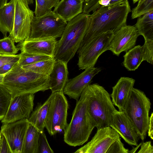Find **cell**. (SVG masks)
I'll list each match as a JSON object with an SVG mask.
<instances>
[{
	"label": "cell",
	"mask_w": 153,
	"mask_h": 153,
	"mask_svg": "<svg viewBox=\"0 0 153 153\" xmlns=\"http://www.w3.org/2000/svg\"><path fill=\"white\" fill-rule=\"evenodd\" d=\"M126 52L123 56V65L128 70L134 71L143 61L141 46H134Z\"/></svg>",
	"instance_id": "cell-24"
},
{
	"label": "cell",
	"mask_w": 153,
	"mask_h": 153,
	"mask_svg": "<svg viewBox=\"0 0 153 153\" xmlns=\"http://www.w3.org/2000/svg\"><path fill=\"white\" fill-rule=\"evenodd\" d=\"M19 54L15 56H7L0 55V67L3 65L14 61H18Z\"/></svg>",
	"instance_id": "cell-36"
},
{
	"label": "cell",
	"mask_w": 153,
	"mask_h": 153,
	"mask_svg": "<svg viewBox=\"0 0 153 153\" xmlns=\"http://www.w3.org/2000/svg\"><path fill=\"white\" fill-rule=\"evenodd\" d=\"M114 33L110 31L100 34L77 51L79 58L77 65L79 69L94 67L100 55L109 50Z\"/></svg>",
	"instance_id": "cell-9"
},
{
	"label": "cell",
	"mask_w": 153,
	"mask_h": 153,
	"mask_svg": "<svg viewBox=\"0 0 153 153\" xmlns=\"http://www.w3.org/2000/svg\"><path fill=\"white\" fill-rule=\"evenodd\" d=\"M55 60L53 58L22 67L36 73L49 75L52 71Z\"/></svg>",
	"instance_id": "cell-26"
},
{
	"label": "cell",
	"mask_w": 153,
	"mask_h": 153,
	"mask_svg": "<svg viewBox=\"0 0 153 153\" xmlns=\"http://www.w3.org/2000/svg\"><path fill=\"white\" fill-rule=\"evenodd\" d=\"M52 97L45 122V128L51 135L64 131L68 123V104L63 91L52 92Z\"/></svg>",
	"instance_id": "cell-8"
},
{
	"label": "cell",
	"mask_w": 153,
	"mask_h": 153,
	"mask_svg": "<svg viewBox=\"0 0 153 153\" xmlns=\"http://www.w3.org/2000/svg\"><path fill=\"white\" fill-rule=\"evenodd\" d=\"M89 14L82 13L67 23L57 41L54 58L68 63L79 48L86 33Z\"/></svg>",
	"instance_id": "cell-4"
},
{
	"label": "cell",
	"mask_w": 153,
	"mask_h": 153,
	"mask_svg": "<svg viewBox=\"0 0 153 153\" xmlns=\"http://www.w3.org/2000/svg\"><path fill=\"white\" fill-rule=\"evenodd\" d=\"M49 82V75L25 69L19 66L17 62L5 74L0 85L3 87L12 97L44 91L50 89Z\"/></svg>",
	"instance_id": "cell-2"
},
{
	"label": "cell",
	"mask_w": 153,
	"mask_h": 153,
	"mask_svg": "<svg viewBox=\"0 0 153 153\" xmlns=\"http://www.w3.org/2000/svg\"><path fill=\"white\" fill-rule=\"evenodd\" d=\"M67 24V22L53 11L41 16H34L27 39H56L61 37Z\"/></svg>",
	"instance_id": "cell-7"
},
{
	"label": "cell",
	"mask_w": 153,
	"mask_h": 153,
	"mask_svg": "<svg viewBox=\"0 0 153 153\" xmlns=\"http://www.w3.org/2000/svg\"><path fill=\"white\" fill-rule=\"evenodd\" d=\"M1 132L0 131V140L1 139Z\"/></svg>",
	"instance_id": "cell-48"
},
{
	"label": "cell",
	"mask_w": 153,
	"mask_h": 153,
	"mask_svg": "<svg viewBox=\"0 0 153 153\" xmlns=\"http://www.w3.org/2000/svg\"><path fill=\"white\" fill-rule=\"evenodd\" d=\"M145 0H139L137 5H139L143 2Z\"/></svg>",
	"instance_id": "cell-45"
},
{
	"label": "cell",
	"mask_w": 153,
	"mask_h": 153,
	"mask_svg": "<svg viewBox=\"0 0 153 153\" xmlns=\"http://www.w3.org/2000/svg\"><path fill=\"white\" fill-rule=\"evenodd\" d=\"M47 140L44 131H39L37 153H53Z\"/></svg>",
	"instance_id": "cell-32"
},
{
	"label": "cell",
	"mask_w": 153,
	"mask_h": 153,
	"mask_svg": "<svg viewBox=\"0 0 153 153\" xmlns=\"http://www.w3.org/2000/svg\"><path fill=\"white\" fill-rule=\"evenodd\" d=\"M131 11L127 1L113 5L101 7L93 12L89 15L88 27L78 50L95 36L110 31L114 33L126 25L128 15Z\"/></svg>",
	"instance_id": "cell-1"
},
{
	"label": "cell",
	"mask_w": 153,
	"mask_h": 153,
	"mask_svg": "<svg viewBox=\"0 0 153 153\" xmlns=\"http://www.w3.org/2000/svg\"><path fill=\"white\" fill-rule=\"evenodd\" d=\"M11 96L2 86L0 85V121L4 117L10 103Z\"/></svg>",
	"instance_id": "cell-31"
},
{
	"label": "cell",
	"mask_w": 153,
	"mask_h": 153,
	"mask_svg": "<svg viewBox=\"0 0 153 153\" xmlns=\"http://www.w3.org/2000/svg\"><path fill=\"white\" fill-rule=\"evenodd\" d=\"M138 153H153V147L150 141L141 143Z\"/></svg>",
	"instance_id": "cell-37"
},
{
	"label": "cell",
	"mask_w": 153,
	"mask_h": 153,
	"mask_svg": "<svg viewBox=\"0 0 153 153\" xmlns=\"http://www.w3.org/2000/svg\"><path fill=\"white\" fill-rule=\"evenodd\" d=\"M15 14L13 26L9 36L16 43H20L30 36L31 24L34 12L29 8L26 0H14Z\"/></svg>",
	"instance_id": "cell-10"
},
{
	"label": "cell",
	"mask_w": 153,
	"mask_h": 153,
	"mask_svg": "<svg viewBox=\"0 0 153 153\" xmlns=\"http://www.w3.org/2000/svg\"><path fill=\"white\" fill-rule=\"evenodd\" d=\"M39 131L29 122L24 140L22 153H37Z\"/></svg>",
	"instance_id": "cell-25"
},
{
	"label": "cell",
	"mask_w": 153,
	"mask_h": 153,
	"mask_svg": "<svg viewBox=\"0 0 153 153\" xmlns=\"http://www.w3.org/2000/svg\"><path fill=\"white\" fill-rule=\"evenodd\" d=\"M88 97L86 87L77 101L72 118L64 131V140L68 145L75 147L87 142L95 124L89 112Z\"/></svg>",
	"instance_id": "cell-3"
},
{
	"label": "cell",
	"mask_w": 153,
	"mask_h": 153,
	"mask_svg": "<svg viewBox=\"0 0 153 153\" xmlns=\"http://www.w3.org/2000/svg\"><path fill=\"white\" fill-rule=\"evenodd\" d=\"M56 39H27L18 45L21 52L50 56L54 58Z\"/></svg>",
	"instance_id": "cell-17"
},
{
	"label": "cell",
	"mask_w": 153,
	"mask_h": 153,
	"mask_svg": "<svg viewBox=\"0 0 153 153\" xmlns=\"http://www.w3.org/2000/svg\"><path fill=\"white\" fill-rule=\"evenodd\" d=\"M134 26L145 41L153 40V10L138 18Z\"/></svg>",
	"instance_id": "cell-23"
},
{
	"label": "cell",
	"mask_w": 153,
	"mask_h": 153,
	"mask_svg": "<svg viewBox=\"0 0 153 153\" xmlns=\"http://www.w3.org/2000/svg\"><path fill=\"white\" fill-rule=\"evenodd\" d=\"M135 80L132 78L121 77L112 87L111 94L112 101L119 111H123L130 97Z\"/></svg>",
	"instance_id": "cell-18"
},
{
	"label": "cell",
	"mask_w": 153,
	"mask_h": 153,
	"mask_svg": "<svg viewBox=\"0 0 153 153\" xmlns=\"http://www.w3.org/2000/svg\"><path fill=\"white\" fill-rule=\"evenodd\" d=\"M0 153H11L7 142L4 136L2 134L0 140Z\"/></svg>",
	"instance_id": "cell-39"
},
{
	"label": "cell",
	"mask_w": 153,
	"mask_h": 153,
	"mask_svg": "<svg viewBox=\"0 0 153 153\" xmlns=\"http://www.w3.org/2000/svg\"><path fill=\"white\" fill-rule=\"evenodd\" d=\"M60 0H36L35 16L40 17L51 12Z\"/></svg>",
	"instance_id": "cell-27"
},
{
	"label": "cell",
	"mask_w": 153,
	"mask_h": 153,
	"mask_svg": "<svg viewBox=\"0 0 153 153\" xmlns=\"http://www.w3.org/2000/svg\"><path fill=\"white\" fill-rule=\"evenodd\" d=\"M99 0H90L85 2L83 6V10L85 13H89L92 12L93 9Z\"/></svg>",
	"instance_id": "cell-38"
},
{
	"label": "cell",
	"mask_w": 153,
	"mask_h": 153,
	"mask_svg": "<svg viewBox=\"0 0 153 153\" xmlns=\"http://www.w3.org/2000/svg\"><path fill=\"white\" fill-rule=\"evenodd\" d=\"M29 122L25 119L3 124L0 132L5 138L11 153H22L24 140Z\"/></svg>",
	"instance_id": "cell-13"
},
{
	"label": "cell",
	"mask_w": 153,
	"mask_h": 153,
	"mask_svg": "<svg viewBox=\"0 0 153 153\" xmlns=\"http://www.w3.org/2000/svg\"><path fill=\"white\" fill-rule=\"evenodd\" d=\"M5 75V74H0V84L2 82Z\"/></svg>",
	"instance_id": "cell-43"
},
{
	"label": "cell",
	"mask_w": 153,
	"mask_h": 153,
	"mask_svg": "<svg viewBox=\"0 0 153 153\" xmlns=\"http://www.w3.org/2000/svg\"><path fill=\"white\" fill-rule=\"evenodd\" d=\"M84 0H61L53 11L68 22L82 13Z\"/></svg>",
	"instance_id": "cell-20"
},
{
	"label": "cell",
	"mask_w": 153,
	"mask_h": 153,
	"mask_svg": "<svg viewBox=\"0 0 153 153\" xmlns=\"http://www.w3.org/2000/svg\"><path fill=\"white\" fill-rule=\"evenodd\" d=\"M128 0H99L92 10L94 12L101 7L108 6L122 3Z\"/></svg>",
	"instance_id": "cell-35"
},
{
	"label": "cell",
	"mask_w": 153,
	"mask_h": 153,
	"mask_svg": "<svg viewBox=\"0 0 153 153\" xmlns=\"http://www.w3.org/2000/svg\"><path fill=\"white\" fill-rule=\"evenodd\" d=\"M89 114L97 128L110 126L114 114L117 111L108 92L97 83L86 87Z\"/></svg>",
	"instance_id": "cell-5"
},
{
	"label": "cell",
	"mask_w": 153,
	"mask_h": 153,
	"mask_svg": "<svg viewBox=\"0 0 153 153\" xmlns=\"http://www.w3.org/2000/svg\"><path fill=\"white\" fill-rule=\"evenodd\" d=\"M84 1H85V2H88L90 0H84Z\"/></svg>",
	"instance_id": "cell-47"
},
{
	"label": "cell",
	"mask_w": 153,
	"mask_h": 153,
	"mask_svg": "<svg viewBox=\"0 0 153 153\" xmlns=\"http://www.w3.org/2000/svg\"><path fill=\"white\" fill-rule=\"evenodd\" d=\"M129 152L128 149L125 147L120 137L111 145L106 153H129Z\"/></svg>",
	"instance_id": "cell-34"
},
{
	"label": "cell",
	"mask_w": 153,
	"mask_h": 153,
	"mask_svg": "<svg viewBox=\"0 0 153 153\" xmlns=\"http://www.w3.org/2000/svg\"><path fill=\"white\" fill-rule=\"evenodd\" d=\"M14 40L10 36L0 39V55L15 56L19 50L15 45Z\"/></svg>",
	"instance_id": "cell-29"
},
{
	"label": "cell",
	"mask_w": 153,
	"mask_h": 153,
	"mask_svg": "<svg viewBox=\"0 0 153 153\" xmlns=\"http://www.w3.org/2000/svg\"><path fill=\"white\" fill-rule=\"evenodd\" d=\"M128 144L137 146L139 137L134 125L123 111L114 114L110 126Z\"/></svg>",
	"instance_id": "cell-16"
},
{
	"label": "cell",
	"mask_w": 153,
	"mask_h": 153,
	"mask_svg": "<svg viewBox=\"0 0 153 153\" xmlns=\"http://www.w3.org/2000/svg\"><path fill=\"white\" fill-rule=\"evenodd\" d=\"M34 94L19 95L11 97L9 106L3 119V124L28 119L33 111Z\"/></svg>",
	"instance_id": "cell-11"
},
{
	"label": "cell",
	"mask_w": 153,
	"mask_h": 153,
	"mask_svg": "<svg viewBox=\"0 0 153 153\" xmlns=\"http://www.w3.org/2000/svg\"><path fill=\"white\" fill-rule=\"evenodd\" d=\"M151 105L150 99L143 91L133 88L123 111L142 140L147 132Z\"/></svg>",
	"instance_id": "cell-6"
},
{
	"label": "cell",
	"mask_w": 153,
	"mask_h": 153,
	"mask_svg": "<svg viewBox=\"0 0 153 153\" xmlns=\"http://www.w3.org/2000/svg\"><path fill=\"white\" fill-rule=\"evenodd\" d=\"M75 77L68 79L63 89L64 94L76 101L80 98L83 90L90 85L94 77L101 71L100 68H87Z\"/></svg>",
	"instance_id": "cell-15"
},
{
	"label": "cell",
	"mask_w": 153,
	"mask_h": 153,
	"mask_svg": "<svg viewBox=\"0 0 153 153\" xmlns=\"http://www.w3.org/2000/svg\"><path fill=\"white\" fill-rule=\"evenodd\" d=\"M153 10V0H145L143 2L132 9L131 18L132 19L138 18Z\"/></svg>",
	"instance_id": "cell-30"
},
{
	"label": "cell",
	"mask_w": 153,
	"mask_h": 153,
	"mask_svg": "<svg viewBox=\"0 0 153 153\" xmlns=\"http://www.w3.org/2000/svg\"><path fill=\"white\" fill-rule=\"evenodd\" d=\"M139 35L135 26L126 25L114 33L109 50L118 56L122 52H126L135 46Z\"/></svg>",
	"instance_id": "cell-14"
},
{
	"label": "cell",
	"mask_w": 153,
	"mask_h": 153,
	"mask_svg": "<svg viewBox=\"0 0 153 153\" xmlns=\"http://www.w3.org/2000/svg\"><path fill=\"white\" fill-rule=\"evenodd\" d=\"M148 136L153 139V113L152 112L149 117V120L147 132Z\"/></svg>",
	"instance_id": "cell-41"
},
{
	"label": "cell",
	"mask_w": 153,
	"mask_h": 153,
	"mask_svg": "<svg viewBox=\"0 0 153 153\" xmlns=\"http://www.w3.org/2000/svg\"><path fill=\"white\" fill-rule=\"evenodd\" d=\"M120 137L118 133L110 126L98 128L91 140L74 153H106L111 145Z\"/></svg>",
	"instance_id": "cell-12"
},
{
	"label": "cell",
	"mask_w": 153,
	"mask_h": 153,
	"mask_svg": "<svg viewBox=\"0 0 153 153\" xmlns=\"http://www.w3.org/2000/svg\"><path fill=\"white\" fill-rule=\"evenodd\" d=\"M68 75L67 63L56 60L49 75V88L52 92L63 91L68 79Z\"/></svg>",
	"instance_id": "cell-19"
},
{
	"label": "cell",
	"mask_w": 153,
	"mask_h": 153,
	"mask_svg": "<svg viewBox=\"0 0 153 153\" xmlns=\"http://www.w3.org/2000/svg\"><path fill=\"white\" fill-rule=\"evenodd\" d=\"M143 61H146L153 64V40L145 41L144 44L141 46Z\"/></svg>",
	"instance_id": "cell-33"
},
{
	"label": "cell",
	"mask_w": 153,
	"mask_h": 153,
	"mask_svg": "<svg viewBox=\"0 0 153 153\" xmlns=\"http://www.w3.org/2000/svg\"><path fill=\"white\" fill-rule=\"evenodd\" d=\"M7 0H0V8L7 3Z\"/></svg>",
	"instance_id": "cell-42"
},
{
	"label": "cell",
	"mask_w": 153,
	"mask_h": 153,
	"mask_svg": "<svg viewBox=\"0 0 153 153\" xmlns=\"http://www.w3.org/2000/svg\"><path fill=\"white\" fill-rule=\"evenodd\" d=\"M52 96L51 93L44 103L38 104L28 119L29 122L39 132L44 131L45 120Z\"/></svg>",
	"instance_id": "cell-22"
},
{
	"label": "cell",
	"mask_w": 153,
	"mask_h": 153,
	"mask_svg": "<svg viewBox=\"0 0 153 153\" xmlns=\"http://www.w3.org/2000/svg\"><path fill=\"white\" fill-rule=\"evenodd\" d=\"M19 54L20 58L18 62V64L21 67L53 58L47 55L24 52H21Z\"/></svg>",
	"instance_id": "cell-28"
},
{
	"label": "cell",
	"mask_w": 153,
	"mask_h": 153,
	"mask_svg": "<svg viewBox=\"0 0 153 153\" xmlns=\"http://www.w3.org/2000/svg\"><path fill=\"white\" fill-rule=\"evenodd\" d=\"M18 61H14L4 64L0 67V74H5L10 70Z\"/></svg>",
	"instance_id": "cell-40"
},
{
	"label": "cell",
	"mask_w": 153,
	"mask_h": 153,
	"mask_svg": "<svg viewBox=\"0 0 153 153\" xmlns=\"http://www.w3.org/2000/svg\"><path fill=\"white\" fill-rule=\"evenodd\" d=\"M133 1V3L135 4L139 0H132Z\"/></svg>",
	"instance_id": "cell-46"
},
{
	"label": "cell",
	"mask_w": 153,
	"mask_h": 153,
	"mask_svg": "<svg viewBox=\"0 0 153 153\" xmlns=\"http://www.w3.org/2000/svg\"><path fill=\"white\" fill-rule=\"evenodd\" d=\"M15 5L14 0H10L0 8V31L4 37L12 31L14 24Z\"/></svg>",
	"instance_id": "cell-21"
},
{
	"label": "cell",
	"mask_w": 153,
	"mask_h": 153,
	"mask_svg": "<svg viewBox=\"0 0 153 153\" xmlns=\"http://www.w3.org/2000/svg\"><path fill=\"white\" fill-rule=\"evenodd\" d=\"M28 4H30L33 3V0H26Z\"/></svg>",
	"instance_id": "cell-44"
}]
</instances>
